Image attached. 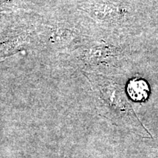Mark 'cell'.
Wrapping results in <instances>:
<instances>
[{"label": "cell", "instance_id": "obj_3", "mask_svg": "<svg viewBox=\"0 0 158 158\" xmlns=\"http://www.w3.org/2000/svg\"><path fill=\"white\" fill-rule=\"evenodd\" d=\"M128 97L135 102H144L149 95L150 89L144 79L133 78L127 83L126 88Z\"/></svg>", "mask_w": 158, "mask_h": 158}, {"label": "cell", "instance_id": "obj_1", "mask_svg": "<svg viewBox=\"0 0 158 158\" xmlns=\"http://www.w3.org/2000/svg\"><path fill=\"white\" fill-rule=\"evenodd\" d=\"M96 92L105 116L118 127L144 138H152L138 119L129 102L124 87L112 75L98 76L94 79Z\"/></svg>", "mask_w": 158, "mask_h": 158}, {"label": "cell", "instance_id": "obj_2", "mask_svg": "<svg viewBox=\"0 0 158 158\" xmlns=\"http://www.w3.org/2000/svg\"><path fill=\"white\" fill-rule=\"evenodd\" d=\"M129 51L128 45L121 41L118 35H111L109 39L86 50L84 59L87 64L103 67L111 74L119 68L122 61L129 54Z\"/></svg>", "mask_w": 158, "mask_h": 158}]
</instances>
